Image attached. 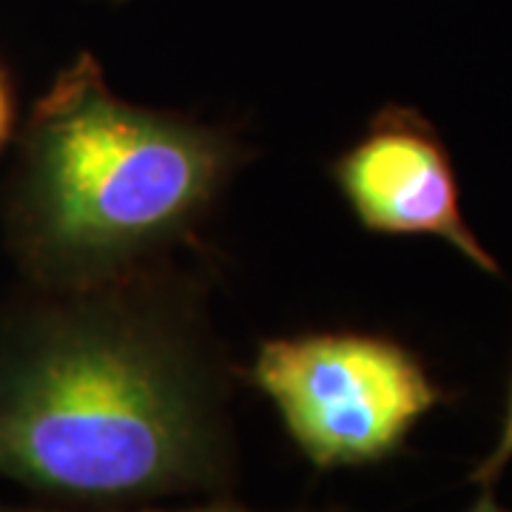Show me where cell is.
Instances as JSON below:
<instances>
[{
    "instance_id": "obj_6",
    "label": "cell",
    "mask_w": 512,
    "mask_h": 512,
    "mask_svg": "<svg viewBox=\"0 0 512 512\" xmlns=\"http://www.w3.org/2000/svg\"><path fill=\"white\" fill-rule=\"evenodd\" d=\"M512 461V382L510 393H507V404H504V416H501V427H498V436L495 444L490 447V453L478 461L470 473V484L476 487H495L498 478L504 476V470L510 467Z\"/></svg>"
},
{
    "instance_id": "obj_5",
    "label": "cell",
    "mask_w": 512,
    "mask_h": 512,
    "mask_svg": "<svg viewBox=\"0 0 512 512\" xmlns=\"http://www.w3.org/2000/svg\"><path fill=\"white\" fill-rule=\"evenodd\" d=\"M0 512H72L57 510V507H23V504H12V501H0ZM114 512H362L348 504H325V507H293V510H254L248 504H242L237 498H208L191 507H180V510H148V507H134V510H114Z\"/></svg>"
},
{
    "instance_id": "obj_7",
    "label": "cell",
    "mask_w": 512,
    "mask_h": 512,
    "mask_svg": "<svg viewBox=\"0 0 512 512\" xmlns=\"http://www.w3.org/2000/svg\"><path fill=\"white\" fill-rule=\"evenodd\" d=\"M20 128V106L15 77L0 57V154L15 143Z\"/></svg>"
},
{
    "instance_id": "obj_1",
    "label": "cell",
    "mask_w": 512,
    "mask_h": 512,
    "mask_svg": "<svg viewBox=\"0 0 512 512\" xmlns=\"http://www.w3.org/2000/svg\"><path fill=\"white\" fill-rule=\"evenodd\" d=\"M239 367L208 274L168 259L0 299V478L57 510L237 498Z\"/></svg>"
},
{
    "instance_id": "obj_4",
    "label": "cell",
    "mask_w": 512,
    "mask_h": 512,
    "mask_svg": "<svg viewBox=\"0 0 512 512\" xmlns=\"http://www.w3.org/2000/svg\"><path fill=\"white\" fill-rule=\"evenodd\" d=\"M328 177L367 234L441 239L478 271L501 276L498 259L464 220L450 148L419 109L384 103L330 160Z\"/></svg>"
},
{
    "instance_id": "obj_3",
    "label": "cell",
    "mask_w": 512,
    "mask_h": 512,
    "mask_svg": "<svg viewBox=\"0 0 512 512\" xmlns=\"http://www.w3.org/2000/svg\"><path fill=\"white\" fill-rule=\"evenodd\" d=\"M239 379L271 402L288 441L316 473L396 458L419 421L453 399L416 350L373 330L262 339Z\"/></svg>"
},
{
    "instance_id": "obj_2",
    "label": "cell",
    "mask_w": 512,
    "mask_h": 512,
    "mask_svg": "<svg viewBox=\"0 0 512 512\" xmlns=\"http://www.w3.org/2000/svg\"><path fill=\"white\" fill-rule=\"evenodd\" d=\"M3 183V248L20 282L86 288L205 254L202 228L256 157L231 123L114 92L92 52L35 100Z\"/></svg>"
},
{
    "instance_id": "obj_8",
    "label": "cell",
    "mask_w": 512,
    "mask_h": 512,
    "mask_svg": "<svg viewBox=\"0 0 512 512\" xmlns=\"http://www.w3.org/2000/svg\"><path fill=\"white\" fill-rule=\"evenodd\" d=\"M464 512H512L510 507H504L495 498V487H478V495L473 498V504Z\"/></svg>"
},
{
    "instance_id": "obj_9",
    "label": "cell",
    "mask_w": 512,
    "mask_h": 512,
    "mask_svg": "<svg viewBox=\"0 0 512 512\" xmlns=\"http://www.w3.org/2000/svg\"><path fill=\"white\" fill-rule=\"evenodd\" d=\"M103 3H111V6H123V3H128V0H103Z\"/></svg>"
}]
</instances>
